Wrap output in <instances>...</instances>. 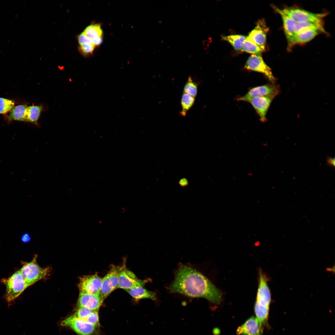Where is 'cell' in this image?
<instances>
[{
    "instance_id": "obj_2",
    "label": "cell",
    "mask_w": 335,
    "mask_h": 335,
    "mask_svg": "<svg viewBox=\"0 0 335 335\" xmlns=\"http://www.w3.org/2000/svg\"><path fill=\"white\" fill-rule=\"evenodd\" d=\"M258 287L254 306L256 318L262 326L267 320L271 294L265 276L260 271Z\"/></svg>"
},
{
    "instance_id": "obj_8",
    "label": "cell",
    "mask_w": 335,
    "mask_h": 335,
    "mask_svg": "<svg viewBox=\"0 0 335 335\" xmlns=\"http://www.w3.org/2000/svg\"><path fill=\"white\" fill-rule=\"evenodd\" d=\"M244 68L248 70L263 74L272 83H275L276 80L270 68L265 63L260 55H251L247 60Z\"/></svg>"
},
{
    "instance_id": "obj_27",
    "label": "cell",
    "mask_w": 335,
    "mask_h": 335,
    "mask_svg": "<svg viewBox=\"0 0 335 335\" xmlns=\"http://www.w3.org/2000/svg\"><path fill=\"white\" fill-rule=\"evenodd\" d=\"M14 102L12 100L0 98V114H6L10 111L14 107Z\"/></svg>"
},
{
    "instance_id": "obj_23",
    "label": "cell",
    "mask_w": 335,
    "mask_h": 335,
    "mask_svg": "<svg viewBox=\"0 0 335 335\" xmlns=\"http://www.w3.org/2000/svg\"><path fill=\"white\" fill-rule=\"evenodd\" d=\"M195 100V97L183 92L181 101L182 110L180 112V114L181 116H185L187 112L193 105Z\"/></svg>"
},
{
    "instance_id": "obj_26",
    "label": "cell",
    "mask_w": 335,
    "mask_h": 335,
    "mask_svg": "<svg viewBox=\"0 0 335 335\" xmlns=\"http://www.w3.org/2000/svg\"><path fill=\"white\" fill-rule=\"evenodd\" d=\"M198 85L190 76L186 82L184 88V92L189 94L194 97L197 95Z\"/></svg>"
},
{
    "instance_id": "obj_12",
    "label": "cell",
    "mask_w": 335,
    "mask_h": 335,
    "mask_svg": "<svg viewBox=\"0 0 335 335\" xmlns=\"http://www.w3.org/2000/svg\"><path fill=\"white\" fill-rule=\"evenodd\" d=\"M274 98L267 96H257L251 98L246 102L252 106L259 117L261 122L264 123L267 119L266 115Z\"/></svg>"
},
{
    "instance_id": "obj_22",
    "label": "cell",
    "mask_w": 335,
    "mask_h": 335,
    "mask_svg": "<svg viewBox=\"0 0 335 335\" xmlns=\"http://www.w3.org/2000/svg\"><path fill=\"white\" fill-rule=\"evenodd\" d=\"M28 106L26 105H21L14 107L9 115V120L25 121V112Z\"/></svg>"
},
{
    "instance_id": "obj_29",
    "label": "cell",
    "mask_w": 335,
    "mask_h": 335,
    "mask_svg": "<svg viewBox=\"0 0 335 335\" xmlns=\"http://www.w3.org/2000/svg\"><path fill=\"white\" fill-rule=\"evenodd\" d=\"M84 320L92 324L100 326L98 311H93Z\"/></svg>"
},
{
    "instance_id": "obj_30",
    "label": "cell",
    "mask_w": 335,
    "mask_h": 335,
    "mask_svg": "<svg viewBox=\"0 0 335 335\" xmlns=\"http://www.w3.org/2000/svg\"><path fill=\"white\" fill-rule=\"evenodd\" d=\"M31 239V237L29 234L28 233L23 234L21 237V241L24 243L29 242Z\"/></svg>"
},
{
    "instance_id": "obj_14",
    "label": "cell",
    "mask_w": 335,
    "mask_h": 335,
    "mask_svg": "<svg viewBox=\"0 0 335 335\" xmlns=\"http://www.w3.org/2000/svg\"><path fill=\"white\" fill-rule=\"evenodd\" d=\"M268 28L263 19L259 20L255 28L247 37L259 46L263 51L265 50Z\"/></svg>"
},
{
    "instance_id": "obj_20",
    "label": "cell",
    "mask_w": 335,
    "mask_h": 335,
    "mask_svg": "<svg viewBox=\"0 0 335 335\" xmlns=\"http://www.w3.org/2000/svg\"><path fill=\"white\" fill-rule=\"evenodd\" d=\"M283 26L288 42L291 39L295 33L297 22L287 16L281 13Z\"/></svg>"
},
{
    "instance_id": "obj_25",
    "label": "cell",
    "mask_w": 335,
    "mask_h": 335,
    "mask_svg": "<svg viewBox=\"0 0 335 335\" xmlns=\"http://www.w3.org/2000/svg\"><path fill=\"white\" fill-rule=\"evenodd\" d=\"M242 51L258 55H260L263 51L259 46L247 37L243 42Z\"/></svg>"
},
{
    "instance_id": "obj_16",
    "label": "cell",
    "mask_w": 335,
    "mask_h": 335,
    "mask_svg": "<svg viewBox=\"0 0 335 335\" xmlns=\"http://www.w3.org/2000/svg\"><path fill=\"white\" fill-rule=\"evenodd\" d=\"M236 333L238 335H262L263 328L256 317L252 316L238 328Z\"/></svg>"
},
{
    "instance_id": "obj_21",
    "label": "cell",
    "mask_w": 335,
    "mask_h": 335,
    "mask_svg": "<svg viewBox=\"0 0 335 335\" xmlns=\"http://www.w3.org/2000/svg\"><path fill=\"white\" fill-rule=\"evenodd\" d=\"M42 109L40 105L28 106L25 112V121L37 124Z\"/></svg>"
},
{
    "instance_id": "obj_24",
    "label": "cell",
    "mask_w": 335,
    "mask_h": 335,
    "mask_svg": "<svg viewBox=\"0 0 335 335\" xmlns=\"http://www.w3.org/2000/svg\"><path fill=\"white\" fill-rule=\"evenodd\" d=\"M246 37L241 35H232L223 36L222 39L230 43L236 50L242 51L243 42Z\"/></svg>"
},
{
    "instance_id": "obj_28",
    "label": "cell",
    "mask_w": 335,
    "mask_h": 335,
    "mask_svg": "<svg viewBox=\"0 0 335 335\" xmlns=\"http://www.w3.org/2000/svg\"><path fill=\"white\" fill-rule=\"evenodd\" d=\"M93 311L95 310L85 307H81L77 309L76 311L73 315L78 319L84 320Z\"/></svg>"
},
{
    "instance_id": "obj_18",
    "label": "cell",
    "mask_w": 335,
    "mask_h": 335,
    "mask_svg": "<svg viewBox=\"0 0 335 335\" xmlns=\"http://www.w3.org/2000/svg\"><path fill=\"white\" fill-rule=\"evenodd\" d=\"M79 50L85 56L91 55L96 47L91 39L83 32L78 38Z\"/></svg>"
},
{
    "instance_id": "obj_9",
    "label": "cell",
    "mask_w": 335,
    "mask_h": 335,
    "mask_svg": "<svg viewBox=\"0 0 335 335\" xmlns=\"http://www.w3.org/2000/svg\"><path fill=\"white\" fill-rule=\"evenodd\" d=\"M121 268V266H112L109 272L102 278L100 294L104 300L118 288V276Z\"/></svg>"
},
{
    "instance_id": "obj_17",
    "label": "cell",
    "mask_w": 335,
    "mask_h": 335,
    "mask_svg": "<svg viewBox=\"0 0 335 335\" xmlns=\"http://www.w3.org/2000/svg\"><path fill=\"white\" fill-rule=\"evenodd\" d=\"M96 47L100 45L103 41V32L101 25L98 24L91 25L83 32Z\"/></svg>"
},
{
    "instance_id": "obj_1",
    "label": "cell",
    "mask_w": 335,
    "mask_h": 335,
    "mask_svg": "<svg viewBox=\"0 0 335 335\" xmlns=\"http://www.w3.org/2000/svg\"><path fill=\"white\" fill-rule=\"evenodd\" d=\"M171 292L192 297L204 298L218 304L221 302V291L201 273L190 266H180L173 282L169 286Z\"/></svg>"
},
{
    "instance_id": "obj_5",
    "label": "cell",
    "mask_w": 335,
    "mask_h": 335,
    "mask_svg": "<svg viewBox=\"0 0 335 335\" xmlns=\"http://www.w3.org/2000/svg\"><path fill=\"white\" fill-rule=\"evenodd\" d=\"M37 256L29 262L25 263L20 269L27 287L44 279L49 273V267L42 268L37 262Z\"/></svg>"
},
{
    "instance_id": "obj_15",
    "label": "cell",
    "mask_w": 335,
    "mask_h": 335,
    "mask_svg": "<svg viewBox=\"0 0 335 335\" xmlns=\"http://www.w3.org/2000/svg\"><path fill=\"white\" fill-rule=\"evenodd\" d=\"M320 32H325L324 29L318 28H310L303 29L294 34L288 42L289 47L297 44L307 42L311 41Z\"/></svg>"
},
{
    "instance_id": "obj_31",
    "label": "cell",
    "mask_w": 335,
    "mask_h": 335,
    "mask_svg": "<svg viewBox=\"0 0 335 335\" xmlns=\"http://www.w3.org/2000/svg\"><path fill=\"white\" fill-rule=\"evenodd\" d=\"M328 164L333 166H335V158L329 157L327 160Z\"/></svg>"
},
{
    "instance_id": "obj_3",
    "label": "cell",
    "mask_w": 335,
    "mask_h": 335,
    "mask_svg": "<svg viewBox=\"0 0 335 335\" xmlns=\"http://www.w3.org/2000/svg\"><path fill=\"white\" fill-rule=\"evenodd\" d=\"M2 281L6 286L5 298L8 306L12 305L16 299L28 288L20 270Z\"/></svg>"
},
{
    "instance_id": "obj_19",
    "label": "cell",
    "mask_w": 335,
    "mask_h": 335,
    "mask_svg": "<svg viewBox=\"0 0 335 335\" xmlns=\"http://www.w3.org/2000/svg\"><path fill=\"white\" fill-rule=\"evenodd\" d=\"M125 290L132 297L136 300L145 298L153 300L156 299L155 293L148 290L143 286L135 287Z\"/></svg>"
},
{
    "instance_id": "obj_13",
    "label": "cell",
    "mask_w": 335,
    "mask_h": 335,
    "mask_svg": "<svg viewBox=\"0 0 335 335\" xmlns=\"http://www.w3.org/2000/svg\"><path fill=\"white\" fill-rule=\"evenodd\" d=\"M104 301L100 293L91 294L80 293L76 308L77 309L79 307H83L93 310L98 311Z\"/></svg>"
},
{
    "instance_id": "obj_4",
    "label": "cell",
    "mask_w": 335,
    "mask_h": 335,
    "mask_svg": "<svg viewBox=\"0 0 335 335\" xmlns=\"http://www.w3.org/2000/svg\"><path fill=\"white\" fill-rule=\"evenodd\" d=\"M278 13H283L296 22H306L312 23L320 27H323V18L325 13H315L297 8L287 7L280 9L275 7Z\"/></svg>"
},
{
    "instance_id": "obj_7",
    "label": "cell",
    "mask_w": 335,
    "mask_h": 335,
    "mask_svg": "<svg viewBox=\"0 0 335 335\" xmlns=\"http://www.w3.org/2000/svg\"><path fill=\"white\" fill-rule=\"evenodd\" d=\"M280 92L278 85L272 83L266 84L251 88L246 94L237 97L236 100L246 102L249 99L257 96H267L274 98Z\"/></svg>"
},
{
    "instance_id": "obj_6",
    "label": "cell",
    "mask_w": 335,
    "mask_h": 335,
    "mask_svg": "<svg viewBox=\"0 0 335 335\" xmlns=\"http://www.w3.org/2000/svg\"><path fill=\"white\" fill-rule=\"evenodd\" d=\"M60 325L69 328L78 335H100V326L78 319L73 315L63 320Z\"/></svg>"
},
{
    "instance_id": "obj_10",
    "label": "cell",
    "mask_w": 335,
    "mask_h": 335,
    "mask_svg": "<svg viewBox=\"0 0 335 335\" xmlns=\"http://www.w3.org/2000/svg\"><path fill=\"white\" fill-rule=\"evenodd\" d=\"M147 281L138 279L134 273L123 265L121 266L119 274L118 288L126 290L135 287L143 286Z\"/></svg>"
},
{
    "instance_id": "obj_11",
    "label": "cell",
    "mask_w": 335,
    "mask_h": 335,
    "mask_svg": "<svg viewBox=\"0 0 335 335\" xmlns=\"http://www.w3.org/2000/svg\"><path fill=\"white\" fill-rule=\"evenodd\" d=\"M102 278L97 274L80 277L78 287L80 293L91 294L100 293Z\"/></svg>"
}]
</instances>
